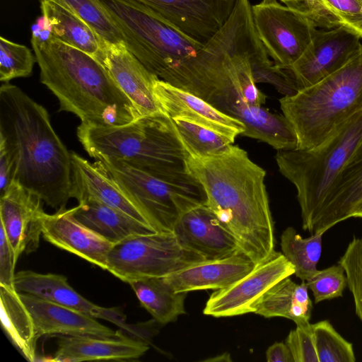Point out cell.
Listing matches in <instances>:
<instances>
[{
    "mask_svg": "<svg viewBox=\"0 0 362 362\" xmlns=\"http://www.w3.org/2000/svg\"><path fill=\"white\" fill-rule=\"evenodd\" d=\"M190 173L202 185L206 205L256 264L275 252L274 226L264 179L265 170L247 153L232 144L209 157L189 156Z\"/></svg>",
    "mask_w": 362,
    "mask_h": 362,
    "instance_id": "cell-1",
    "label": "cell"
},
{
    "mask_svg": "<svg viewBox=\"0 0 362 362\" xmlns=\"http://www.w3.org/2000/svg\"><path fill=\"white\" fill-rule=\"evenodd\" d=\"M0 144L14 161V181L52 208H66L71 198V152L47 110L8 82L0 87Z\"/></svg>",
    "mask_w": 362,
    "mask_h": 362,
    "instance_id": "cell-2",
    "label": "cell"
},
{
    "mask_svg": "<svg viewBox=\"0 0 362 362\" xmlns=\"http://www.w3.org/2000/svg\"><path fill=\"white\" fill-rule=\"evenodd\" d=\"M40 82L57 98L60 110L83 124L121 126L141 115L103 64L88 54L54 37L32 34Z\"/></svg>",
    "mask_w": 362,
    "mask_h": 362,
    "instance_id": "cell-3",
    "label": "cell"
},
{
    "mask_svg": "<svg viewBox=\"0 0 362 362\" xmlns=\"http://www.w3.org/2000/svg\"><path fill=\"white\" fill-rule=\"evenodd\" d=\"M77 136L95 159H115L156 177L190 173L189 156L173 119L163 112L141 116L121 126L81 124Z\"/></svg>",
    "mask_w": 362,
    "mask_h": 362,
    "instance_id": "cell-4",
    "label": "cell"
},
{
    "mask_svg": "<svg viewBox=\"0 0 362 362\" xmlns=\"http://www.w3.org/2000/svg\"><path fill=\"white\" fill-rule=\"evenodd\" d=\"M298 148H314L362 110V47L344 66L317 83L279 100Z\"/></svg>",
    "mask_w": 362,
    "mask_h": 362,
    "instance_id": "cell-5",
    "label": "cell"
},
{
    "mask_svg": "<svg viewBox=\"0 0 362 362\" xmlns=\"http://www.w3.org/2000/svg\"><path fill=\"white\" fill-rule=\"evenodd\" d=\"M361 142L362 110L314 148L277 151L280 173L296 188L303 230L310 231L315 212Z\"/></svg>",
    "mask_w": 362,
    "mask_h": 362,
    "instance_id": "cell-6",
    "label": "cell"
},
{
    "mask_svg": "<svg viewBox=\"0 0 362 362\" xmlns=\"http://www.w3.org/2000/svg\"><path fill=\"white\" fill-rule=\"evenodd\" d=\"M99 1L121 33L127 48L165 82L204 45L136 0Z\"/></svg>",
    "mask_w": 362,
    "mask_h": 362,
    "instance_id": "cell-7",
    "label": "cell"
},
{
    "mask_svg": "<svg viewBox=\"0 0 362 362\" xmlns=\"http://www.w3.org/2000/svg\"><path fill=\"white\" fill-rule=\"evenodd\" d=\"M100 161L157 232H173L175 223L184 213L206 204V193L191 173L165 179L119 160L102 159Z\"/></svg>",
    "mask_w": 362,
    "mask_h": 362,
    "instance_id": "cell-8",
    "label": "cell"
},
{
    "mask_svg": "<svg viewBox=\"0 0 362 362\" xmlns=\"http://www.w3.org/2000/svg\"><path fill=\"white\" fill-rule=\"evenodd\" d=\"M204 260L202 255L182 247L173 232H156L132 236L114 245L106 270L129 284L164 277Z\"/></svg>",
    "mask_w": 362,
    "mask_h": 362,
    "instance_id": "cell-9",
    "label": "cell"
},
{
    "mask_svg": "<svg viewBox=\"0 0 362 362\" xmlns=\"http://www.w3.org/2000/svg\"><path fill=\"white\" fill-rule=\"evenodd\" d=\"M257 35L273 62L281 68L293 65L317 31L314 23L277 0H262L252 6Z\"/></svg>",
    "mask_w": 362,
    "mask_h": 362,
    "instance_id": "cell-10",
    "label": "cell"
},
{
    "mask_svg": "<svg viewBox=\"0 0 362 362\" xmlns=\"http://www.w3.org/2000/svg\"><path fill=\"white\" fill-rule=\"evenodd\" d=\"M294 274L293 264L283 253L275 251L243 278L212 293L203 313L214 317L254 313L255 303L267 291Z\"/></svg>",
    "mask_w": 362,
    "mask_h": 362,
    "instance_id": "cell-11",
    "label": "cell"
},
{
    "mask_svg": "<svg viewBox=\"0 0 362 362\" xmlns=\"http://www.w3.org/2000/svg\"><path fill=\"white\" fill-rule=\"evenodd\" d=\"M361 37L344 25L317 30L300 58L288 69L298 91L333 74L353 58L362 47Z\"/></svg>",
    "mask_w": 362,
    "mask_h": 362,
    "instance_id": "cell-12",
    "label": "cell"
},
{
    "mask_svg": "<svg viewBox=\"0 0 362 362\" xmlns=\"http://www.w3.org/2000/svg\"><path fill=\"white\" fill-rule=\"evenodd\" d=\"M196 42L205 45L224 25L238 0H136Z\"/></svg>",
    "mask_w": 362,
    "mask_h": 362,
    "instance_id": "cell-13",
    "label": "cell"
},
{
    "mask_svg": "<svg viewBox=\"0 0 362 362\" xmlns=\"http://www.w3.org/2000/svg\"><path fill=\"white\" fill-rule=\"evenodd\" d=\"M42 200L13 181L0 199L1 226L18 257L35 252L42 235Z\"/></svg>",
    "mask_w": 362,
    "mask_h": 362,
    "instance_id": "cell-14",
    "label": "cell"
},
{
    "mask_svg": "<svg viewBox=\"0 0 362 362\" xmlns=\"http://www.w3.org/2000/svg\"><path fill=\"white\" fill-rule=\"evenodd\" d=\"M99 62L141 116L163 112L154 92L159 78L148 71L124 43L105 42L103 56Z\"/></svg>",
    "mask_w": 362,
    "mask_h": 362,
    "instance_id": "cell-15",
    "label": "cell"
},
{
    "mask_svg": "<svg viewBox=\"0 0 362 362\" xmlns=\"http://www.w3.org/2000/svg\"><path fill=\"white\" fill-rule=\"evenodd\" d=\"M173 233L182 247L206 260L226 258L242 252L236 238L205 204L184 213L175 223Z\"/></svg>",
    "mask_w": 362,
    "mask_h": 362,
    "instance_id": "cell-16",
    "label": "cell"
},
{
    "mask_svg": "<svg viewBox=\"0 0 362 362\" xmlns=\"http://www.w3.org/2000/svg\"><path fill=\"white\" fill-rule=\"evenodd\" d=\"M14 287L19 293L38 298L77 310L94 318L110 321L130 332L124 314L117 308L99 306L83 298L72 288L67 278L57 274H41L31 270L16 274Z\"/></svg>",
    "mask_w": 362,
    "mask_h": 362,
    "instance_id": "cell-17",
    "label": "cell"
},
{
    "mask_svg": "<svg viewBox=\"0 0 362 362\" xmlns=\"http://www.w3.org/2000/svg\"><path fill=\"white\" fill-rule=\"evenodd\" d=\"M154 92L161 110L171 119L179 118L204 127L233 141L245 132L244 124L200 97L158 78Z\"/></svg>",
    "mask_w": 362,
    "mask_h": 362,
    "instance_id": "cell-18",
    "label": "cell"
},
{
    "mask_svg": "<svg viewBox=\"0 0 362 362\" xmlns=\"http://www.w3.org/2000/svg\"><path fill=\"white\" fill-rule=\"evenodd\" d=\"M42 235L51 244L106 270L108 254L114 245L79 222L72 208L60 209L41 217Z\"/></svg>",
    "mask_w": 362,
    "mask_h": 362,
    "instance_id": "cell-19",
    "label": "cell"
},
{
    "mask_svg": "<svg viewBox=\"0 0 362 362\" xmlns=\"http://www.w3.org/2000/svg\"><path fill=\"white\" fill-rule=\"evenodd\" d=\"M362 205V142L333 182L315 212L310 233H325L353 217Z\"/></svg>",
    "mask_w": 362,
    "mask_h": 362,
    "instance_id": "cell-20",
    "label": "cell"
},
{
    "mask_svg": "<svg viewBox=\"0 0 362 362\" xmlns=\"http://www.w3.org/2000/svg\"><path fill=\"white\" fill-rule=\"evenodd\" d=\"M71 198L78 203L87 200L98 202L150 225L116 184L101 161L90 163L75 152H71Z\"/></svg>",
    "mask_w": 362,
    "mask_h": 362,
    "instance_id": "cell-21",
    "label": "cell"
},
{
    "mask_svg": "<svg viewBox=\"0 0 362 362\" xmlns=\"http://www.w3.org/2000/svg\"><path fill=\"white\" fill-rule=\"evenodd\" d=\"M19 295L31 315L38 339L47 335L117 337L122 334L77 310L30 294Z\"/></svg>",
    "mask_w": 362,
    "mask_h": 362,
    "instance_id": "cell-22",
    "label": "cell"
},
{
    "mask_svg": "<svg viewBox=\"0 0 362 362\" xmlns=\"http://www.w3.org/2000/svg\"><path fill=\"white\" fill-rule=\"evenodd\" d=\"M256 264L243 252L232 256L204 260L164 276L176 292L219 290L248 274Z\"/></svg>",
    "mask_w": 362,
    "mask_h": 362,
    "instance_id": "cell-23",
    "label": "cell"
},
{
    "mask_svg": "<svg viewBox=\"0 0 362 362\" xmlns=\"http://www.w3.org/2000/svg\"><path fill=\"white\" fill-rule=\"evenodd\" d=\"M57 349L52 361L135 360L148 349V344L121 334L117 337L92 335H57Z\"/></svg>",
    "mask_w": 362,
    "mask_h": 362,
    "instance_id": "cell-24",
    "label": "cell"
},
{
    "mask_svg": "<svg viewBox=\"0 0 362 362\" xmlns=\"http://www.w3.org/2000/svg\"><path fill=\"white\" fill-rule=\"evenodd\" d=\"M72 211L79 222L113 245L132 236L157 232L150 225L95 201L79 202Z\"/></svg>",
    "mask_w": 362,
    "mask_h": 362,
    "instance_id": "cell-25",
    "label": "cell"
},
{
    "mask_svg": "<svg viewBox=\"0 0 362 362\" xmlns=\"http://www.w3.org/2000/svg\"><path fill=\"white\" fill-rule=\"evenodd\" d=\"M228 115L245 126L243 136L264 141L277 151L298 148V138L284 115L271 112L262 105L244 104L233 107Z\"/></svg>",
    "mask_w": 362,
    "mask_h": 362,
    "instance_id": "cell-26",
    "label": "cell"
},
{
    "mask_svg": "<svg viewBox=\"0 0 362 362\" xmlns=\"http://www.w3.org/2000/svg\"><path fill=\"white\" fill-rule=\"evenodd\" d=\"M40 8L54 37L88 54L98 62L102 59L105 42L84 21L51 1H41Z\"/></svg>",
    "mask_w": 362,
    "mask_h": 362,
    "instance_id": "cell-27",
    "label": "cell"
},
{
    "mask_svg": "<svg viewBox=\"0 0 362 362\" xmlns=\"http://www.w3.org/2000/svg\"><path fill=\"white\" fill-rule=\"evenodd\" d=\"M1 325L18 350L29 361L36 359V336L33 318L14 286L0 285Z\"/></svg>",
    "mask_w": 362,
    "mask_h": 362,
    "instance_id": "cell-28",
    "label": "cell"
},
{
    "mask_svg": "<svg viewBox=\"0 0 362 362\" xmlns=\"http://www.w3.org/2000/svg\"><path fill=\"white\" fill-rule=\"evenodd\" d=\"M141 305L160 325L173 322L185 313L187 292H176L165 277H151L129 283Z\"/></svg>",
    "mask_w": 362,
    "mask_h": 362,
    "instance_id": "cell-29",
    "label": "cell"
},
{
    "mask_svg": "<svg viewBox=\"0 0 362 362\" xmlns=\"http://www.w3.org/2000/svg\"><path fill=\"white\" fill-rule=\"evenodd\" d=\"M324 233H314L308 238H303L292 227H288L282 233V253L294 267V274L302 281H307L317 270Z\"/></svg>",
    "mask_w": 362,
    "mask_h": 362,
    "instance_id": "cell-30",
    "label": "cell"
},
{
    "mask_svg": "<svg viewBox=\"0 0 362 362\" xmlns=\"http://www.w3.org/2000/svg\"><path fill=\"white\" fill-rule=\"evenodd\" d=\"M189 156L205 158L227 150L234 141L226 136L189 121L172 119Z\"/></svg>",
    "mask_w": 362,
    "mask_h": 362,
    "instance_id": "cell-31",
    "label": "cell"
},
{
    "mask_svg": "<svg viewBox=\"0 0 362 362\" xmlns=\"http://www.w3.org/2000/svg\"><path fill=\"white\" fill-rule=\"evenodd\" d=\"M53 2L71 11L88 24L106 43H124L121 33L99 0H38Z\"/></svg>",
    "mask_w": 362,
    "mask_h": 362,
    "instance_id": "cell-32",
    "label": "cell"
},
{
    "mask_svg": "<svg viewBox=\"0 0 362 362\" xmlns=\"http://www.w3.org/2000/svg\"><path fill=\"white\" fill-rule=\"evenodd\" d=\"M318 362H354L353 344L338 333L328 320L312 324Z\"/></svg>",
    "mask_w": 362,
    "mask_h": 362,
    "instance_id": "cell-33",
    "label": "cell"
},
{
    "mask_svg": "<svg viewBox=\"0 0 362 362\" xmlns=\"http://www.w3.org/2000/svg\"><path fill=\"white\" fill-rule=\"evenodd\" d=\"M35 56L25 45L0 37V81L7 83L20 77L29 76L33 71Z\"/></svg>",
    "mask_w": 362,
    "mask_h": 362,
    "instance_id": "cell-34",
    "label": "cell"
},
{
    "mask_svg": "<svg viewBox=\"0 0 362 362\" xmlns=\"http://www.w3.org/2000/svg\"><path fill=\"white\" fill-rule=\"evenodd\" d=\"M296 285L290 276L281 280L255 303L254 313L267 318L281 317L290 320Z\"/></svg>",
    "mask_w": 362,
    "mask_h": 362,
    "instance_id": "cell-35",
    "label": "cell"
},
{
    "mask_svg": "<svg viewBox=\"0 0 362 362\" xmlns=\"http://www.w3.org/2000/svg\"><path fill=\"white\" fill-rule=\"evenodd\" d=\"M339 264L344 270L347 286L354 298L356 315L362 321V235L354 237L349 243Z\"/></svg>",
    "mask_w": 362,
    "mask_h": 362,
    "instance_id": "cell-36",
    "label": "cell"
},
{
    "mask_svg": "<svg viewBox=\"0 0 362 362\" xmlns=\"http://www.w3.org/2000/svg\"><path fill=\"white\" fill-rule=\"evenodd\" d=\"M305 282L313 292L315 303L342 296L347 286L345 272L340 264L317 270Z\"/></svg>",
    "mask_w": 362,
    "mask_h": 362,
    "instance_id": "cell-37",
    "label": "cell"
},
{
    "mask_svg": "<svg viewBox=\"0 0 362 362\" xmlns=\"http://www.w3.org/2000/svg\"><path fill=\"white\" fill-rule=\"evenodd\" d=\"M286 6L298 12L316 27L331 29L341 25L340 21L325 5L322 0H279Z\"/></svg>",
    "mask_w": 362,
    "mask_h": 362,
    "instance_id": "cell-38",
    "label": "cell"
},
{
    "mask_svg": "<svg viewBox=\"0 0 362 362\" xmlns=\"http://www.w3.org/2000/svg\"><path fill=\"white\" fill-rule=\"evenodd\" d=\"M285 343L291 350L294 362H318L311 323L296 326L289 332Z\"/></svg>",
    "mask_w": 362,
    "mask_h": 362,
    "instance_id": "cell-39",
    "label": "cell"
},
{
    "mask_svg": "<svg viewBox=\"0 0 362 362\" xmlns=\"http://www.w3.org/2000/svg\"><path fill=\"white\" fill-rule=\"evenodd\" d=\"M346 27L362 38V0H322Z\"/></svg>",
    "mask_w": 362,
    "mask_h": 362,
    "instance_id": "cell-40",
    "label": "cell"
},
{
    "mask_svg": "<svg viewBox=\"0 0 362 362\" xmlns=\"http://www.w3.org/2000/svg\"><path fill=\"white\" fill-rule=\"evenodd\" d=\"M18 258L4 228L0 226V285L14 286Z\"/></svg>",
    "mask_w": 362,
    "mask_h": 362,
    "instance_id": "cell-41",
    "label": "cell"
},
{
    "mask_svg": "<svg viewBox=\"0 0 362 362\" xmlns=\"http://www.w3.org/2000/svg\"><path fill=\"white\" fill-rule=\"evenodd\" d=\"M308 290V287L305 281L297 284L295 288V299L290 320H293L296 326H304L310 323L313 304Z\"/></svg>",
    "mask_w": 362,
    "mask_h": 362,
    "instance_id": "cell-42",
    "label": "cell"
},
{
    "mask_svg": "<svg viewBox=\"0 0 362 362\" xmlns=\"http://www.w3.org/2000/svg\"><path fill=\"white\" fill-rule=\"evenodd\" d=\"M14 177V161L7 149L0 144V196L7 191Z\"/></svg>",
    "mask_w": 362,
    "mask_h": 362,
    "instance_id": "cell-43",
    "label": "cell"
},
{
    "mask_svg": "<svg viewBox=\"0 0 362 362\" xmlns=\"http://www.w3.org/2000/svg\"><path fill=\"white\" fill-rule=\"evenodd\" d=\"M268 362H294L288 346L284 342H276L270 346L266 351Z\"/></svg>",
    "mask_w": 362,
    "mask_h": 362,
    "instance_id": "cell-44",
    "label": "cell"
},
{
    "mask_svg": "<svg viewBox=\"0 0 362 362\" xmlns=\"http://www.w3.org/2000/svg\"><path fill=\"white\" fill-rule=\"evenodd\" d=\"M353 217L362 218V205L354 212Z\"/></svg>",
    "mask_w": 362,
    "mask_h": 362,
    "instance_id": "cell-45",
    "label": "cell"
}]
</instances>
